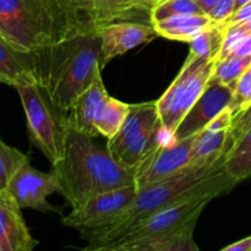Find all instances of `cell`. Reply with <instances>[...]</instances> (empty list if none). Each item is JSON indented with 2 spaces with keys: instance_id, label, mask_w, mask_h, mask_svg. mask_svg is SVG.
<instances>
[{
  "instance_id": "cell-1",
  "label": "cell",
  "mask_w": 251,
  "mask_h": 251,
  "mask_svg": "<svg viewBox=\"0 0 251 251\" xmlns=\"http://www.w3.org/2000/svg\"><path fill=\"white\" fill-rule=\"evenodd\" d=\"M237 184L238 181L226 171L225 158H222L212 168L188 169L168 180L142 189L124 210L109 221L91 229L80 230L81 237L88 242L85 250L103 251L107 245L157 211L207 191H218L225 195Z\"/></svg>"
},
{
  "instance_id": "cell-2",
  "label": "cell",
  "mask_w": 251,
  "mask_h": 251,
  "mask_svg": "<svg viewBox=\"0 0 251 251\" xmlns=\"http://www.w3.org/2000/svg\"><path fill=\"white\" fill-rule=\"evenodd\" d=\"M98 28L92 15L68 0H0V36L17 50H41Z\"/></svg>"
},
{
  "instance_id": "cell-3",
  "label": "cell",
  "mask_w": 251,
  "mask_h": 251,
  "mask_svg": "<svg viewBox=\"0 0 251 251\" xmlns=\"http://www.w3.org/2000/svg\"><path fill=\"white\" fill-rule=\"evenodd\" d=\"M100 37L90 32L31 51L32 70L51 103L65 115L100 71Z\"/></svg>"
},
{
  "instance_id": "cell-4",
  "label": "cell",
  "mask_w": 251,
  "mask_h": 251,
  "mask_svg": "<svg viewBox=\"0 0 251 251\" xmlns=\"http://www.w3.org/2000/svg\"><path fill=\"white\" fill-rule=\"evenodd\" d=\"M92 139L69 130L63 158L51 166L60 194L71 208L81 207L100 194L134 184V172L118 163Z\"/></svg>"
},
{
  "instance_id": "cell-5",
  "label": "cell",
  "mask_w": 251,
  "mask_h": 251,
  "mask_svg": "<svg viewBox=\"0 0 251 251\" xmlns=\"http://www.w3.org/2000/svg\"><path fill=\"white\" fill-rule=\"evenodd\" d=\"M164 135L168 132L162 126L156 102L130 104L119 131L108 139L107 151L118 163L134 172L147 153L166 141Z\"/></svg>"
},
{
  "instance_id": "cell-6",
  "label": "cell",
  "mask_w": 251,
  "mask_h": 251,
  "mask_svg": "<svg viewBox=\"0 0 251 251\" xmlns=\"http://www.w3.org/2000/svg\"><path fill=\"white\" fill-rule=\"evenodd\" d=\"M16 90L26 115L29 139L54 166L65 151L69 134L65 115L56 109L37 82L17 86Z\"/></svg>"
},
{
  "instance_id": "cell-7",
  "label": "cell",
  "mask_w": 251,
  "mask_h": 251,
  "mask_svg": "<svg viewBox=\"0 0 251 251\" xmlns=\"http://www.w3.org/2000/svg\"><path fill=\"white\" fill-rule=\"evenodd\" d=\"M216 64L217 60L190 53L176 77L156 102L162 126L171 137L181 119L207 87Z\"/></svg>"
},
{
  "instance_id": "cell-8",
  "label": "cell",
  "mask_w": 251,
  "mask_h": 251,
  "mask_svg": "<svg viewBox=\"0 0 251 251\" xmlns=\"http://www.w3.org/2000/svg\"><path fill=\"white\" fill-rule=\"evenodd\" d=\"M218 196H221L218 191H207L172 203L135 225L119 239L107 245L103 251H119L125 244L176 229L191 221H198L206 206Z\"/></svg>"
},
{
  "instance_id": "cell-9",
  "label": "cell",
  "mask_w": 251,
  "mask_h": 251,
  "mask_svg": "<svg viewBox=\"0 0 251 251\" xmlns=\"http://www.w3.org/2000/svg\"><path fill=\"white\" fill-rule=\"evenodd\" d=\"M198 135V134H196ZM196 135L183 140H167L157 145L134 169L137 191L173 178L188 171Z\"/></svg>"
},
{
  "instance_id": "cell-10",
  "label": "cell",
  "mask_w": 251,
  "mask_h": 251,
  "mask_svg": "<svg viewBox=\"0 0 251 251\" xmlns=\"http://www.w3.org/2000/svg\"><path fill=\"white\" fill-rule=\"evenodd\" d=\"M7 190L21 208L50 212L55 208L48 202V198L55 193L60 194L61 186L53 172L37 171L27 161L15 174Z\"/></svg>"
},
{
  "instance_id": "cell-11",
  "label": "cell",
  "mask_w": 251,
  "mask_h": 251,
  "mask_svg": "<svg viewBox=\"0 0 251 251\" xmlns=\"http://www.w3.org/2000/svg\"><path fill=\"white\" fill-rule=\"evenodd\" d=\"M234 88L211 77L207 87L198 98L172 135V140H183L202 131L222 110L229 107Z\"/></svg>"
},
{
  "instance_id": "cell-12",
  "label": "cell",
  "mask_w": 251,
  "mask_h": 251,
  "mask_svg": "<svg viewBox=\"0 0 251 251\" xmlns=\"http://www.w3.org/2000/svg\"><path fill=\"white\" fill-rule=\"evenodd\" d=\"M136 194L135 184L100 194L81 207L73 208L71 212L64 217L63 223L78 230L97 227L124 210L134 200Z\"/></svg>"
},
{
  "instance_id": "cell-13",
  "label": "cell",
  "mask_w": 251,
  "mask_h": 251,
  "mask_svg": "<svg viewBox=\"0 0 251 251\" xmlns=\"http://www.w3.org/2000/svg\"><path fill=\"white\" fill-rule=\"evenodd\" d=\"M97 33L100 41V69L117 56L158 36L153 25L136 21H119L104 25L98 28Z\"/></svg>"
},
{
  "instance_id": "cell-14",
  "label": "cell",
  "mask_w": 251,
  "mask_h": 251,
  "mask_svg": "<svg viewBox=\"0 0 251 251\" xmlns=\"http://www.w3.org/2000/svg\"><path fill=\"white\" fill-rule=\"evenodd\" d=\"M9 190L0 191V251H31L38 245Z\"/></svg>"
},
{
  "instance_id": "cell-15",
  "label": "cell",
  "mask_w": 251,
  "mask_h": 251,
  "mask_svg": "<svg viewBox=\"0 0 251 251\" xmlns=\"http://www.w3.org/2000/svg\"><path fill=\"white\" fill-rule=\"evenodd\" d=\"M108 96L100 71L96 75L90 87L78 96L73 107L65 113V123L69 130L90 137L98 136L95 119L100 103Z\"/></svg>"
},
{
  "instance_id": "cell-16",
  "label": "cell",
  "mask_w": 251,
  "mask_h": 251,
  "mask_svg": "<svg viewBox=\"0 0 251 251\" xmlns=\"http://www.w3.org/2000/svg\"><path fill=\"white\" fill-rule=\"evenodd\" d=\"M196 223L198 221H191L176 229L129 243L119 251H198L199 247L194 242Z\"/></svg>"
},
{
  "instance_id": "cell-17",
  "label": "cell",
  "mask_w": 251,
  "mask_h": 251,
  "mask_svg": "<svg viewBox=\"0 0 251 251\" xmlns=\"http://www.w3.org/2000/svg\"><path fill=\"white\" fill-rule=\"evenodd\" d=\"M0 82L16 88L17 86L37 82L32 70L31 51L17 50L0 36ZM38 83V82H37Z\"/></svg>"
},
{
  "instance_id": "cell-18",
  "label": "cell",
  "mask_w": 251,
  "mask_h": 251,
  "mask_svg": "<svg viewBox=\"0 0 251 251\" xmlns=\"http://www.w3.org/2000/svg\"><path fill=\"white\" fill-rule=\"evenodd\" d=\"M229 130L205 127L196 135L189 159V169H208L225 158V149Z\"/></svg>"
},
{
  "instance_id": "cell-19",
  "label": "cell",
  "mask_w": 251,
  "mask_h": 251,
  "mask_svg": "<svg viewBox=\"0 0 251 251\" xmlns=\"http://www.w3.org/2000/svg\"><path fill=\"white\" fill-rule=\"evenodd\" d=\"M212 22L211 17L206 14H188L168 17L154 22L153 26L157 34L163 38L189 43Z\"/></svg>"
},
{
  "instance_id": "cell-20",
  "label": "cell",
  "mask_w": 251,
  "mask_h": 251,
  "mask_svg": "<svg viewBox=\"0 0 251 251\" xmlns=\"http://www.w3.org/2000/svg\"><path fill=\"white\" fill-rule=\"evenodd\" d=\"M129 105L108 95L102 100L96 114L95 126L98 134L104 136L107 140L114 136L126 118Z\"/></svg>"
},
{
  "instance_id": "cell-21",
  "label": "cell",
  "mask_w": 251,
  "mask_h": 251,
  "mask_svg": "<svg viewBox=\"0 0 251 251\" xmlns=\"http://www.w3.org/2000/svg\"><path fill=\"white\" fill-rule=\"evenodd\" d=\"M227 29L228 22H212L193 41L189 42L190 53L210 60H218L225 44Z\"/></svg>"
},
{
  "instance_id": "cell-22",
  "label": "cell",
  "mask_w": 251,
  "mask_h": 251,
  "mask_svg": "<svg viewBox=\"0 0 251 251\" xmlns=\"http://www.w3.org/2000/svg\"><path fill=\"white\" fill-rule=\"evenodd\" d=\"M225 167L235 181L249 179L251 176V127L233 146L225 157Z\"/></svg>"
},
{
  "instance_id": "cell-23",
  "label": "cell",
  "mask_w": 251,
  "mask_h": 251,
  "mask_svg": "<svg viewBox=\"0 0 251 251\" xmlns=\"http://www.w3.org/2000/svg\"><path fill=\"white\" fill-rule=\"evenodd\" d=\"M68 1L92 15L100 27L113 22L131 21L124 12L118 10L108 0H68Z\"/></svg>"
},
{
  "instance_id": "cell-24",
  "label": "cell",
  "mask_w": 251,
  "mask_h": 251,
  "mask_svg": "<svg viewBox=\"0 0 251 251\" xmlns=\"http://www.w3.org/2000/svg\"><path fill=\"white\" fill-rule=\"evenodd\" d=\"M251 66V55L227 56L217 60L212 77L234 88L240 76Z\"/></svg>"
},
{
  "instance_id": "cell-25",
  "label": "cell",
  "mask_w": 251,
  "mask_h": 251,
  "mask_svg": "<svg viewBox=\"0 0 251 251\" xmlns=\"http://www.w3.org/2000/svg\"><path fill=\"white\" fill-rule=\"evenodd\" d=\"M27 161L29 159L26 154L0 139V191L9 189L14 176Z\"/></svg>"
},
{
  "instance_id": "cell-26",
  "label": "cell",
  "mask_w": 251,
  "mask_h": 251,
  "mask_svg": "<svg viewBox=\"0 0 251 251\" xmlns=\"http://www.w3.org/2000/svg\"><path fill=\"white\" fill-rule=\"evenodd\" d=\"M188 14H203L196 0H159L151 10V22Z\"/></svg>"
},
{
  "instance_id": "cell-27",
  "label": "cell",
  "mask_w": 251,
  "mask_h": 251,
  "mask_svg": "<svg viewBox=\"0 0 251 251\" xmlns=\"http://www.w3.org/2000/svg\"><path fill=\"white\" fill-rule=\"evenodd\" d=\"M108 1L114 5L118 10L124 12L131 21L152 24L151 10L153 5L142 0H108Z\"/></svg>"
},
{
  "instance_id": "cell-28",
  "label": "cell",
  "mask_w": 251,
  "mask_h": 251,
  "mask_svg": "<svg viewBox=\"0 0 251 251\" xmlns=\"http://www.w3.org/2000/svg\"><path fill=\"white\" fill-rule=\"evenodd\" d=\"M251 104V66L240 76L233 92L232 102L229 108L233 113V118L247 109Z\"/></svg>"
},
{
  "instance_id": "cell-29",
  "label": "cell",
  "mask_w": 251,
  "mask_h": 251,
  "mask_svg": "<svg viewBox=\"0 0 251 251\" xmlns=\"http://www.w3.org/2000/svg\"><path fill=\"white\" fill-rule=\"evenodd\" d=\"M251 127V104L247 109L243 110L238 115L233 118V124L229 130V135H228L227 142H226L225 149V157L227 156L233 149L235 144L239 141L240 137L245 134Z\"/></svg>"
},
{
  "instance_id": "cell-30",
  "label": "cell",
  "mask_w": 251,
  "mask_h": 251,
  "mask_svg": "<svg viewBox=\"0 0 251 251\" xmlns=\"http://www.w3.org/2000/svg\"><path fill=\"white\" fill-rule=\"evenodd\" d=\"M235 10V0H218L208 16L213 22H227Z\"/></svg>"
},
{
  "instance_id": "cell-31",
  "label": "cell",
  "mask_w": 251,
  "mask_h": 251,
  "mask_svg": "<svg viewBox=\"0 0 251 251\" xmlns=\"http://www.w3.org/2000/svg\"><path fill=\"white\" fill-rule=\"evenodd\" d=\"M233 55H239V56L251 55V33L249 36L245 37L244 39H242V41H240L239 43L232 49V51H230L227 56H233ZM227 56H226V58H227Z\"/></svg>"
},
{
  "instance_id": "cell-32",
  "label": "cell",
  "mask_w": 251,
  "mask_h": 251,
  "mask_svg": "<svg viewBox=\"0 0 251 251\" xmlns=\"http://www.w3.org/2000/svg\"><path fill=\"white\" fill-rule=\"evenodd\" d=\"M222 251H251V235L223 248Z\"/></svg>"
},
{
  "instance_id": "cell-33",
  "label": "cell",
  "mask_w": 251,
  "mask_h": 251,
  "mask_svg": "<svg viewBox=\"0 0 251 251\" xmlns=\"http://www.w3.org/2000/svg\"><path fill=\"white\" fill-rule=\"evenodd\" d=\"M218 0H196V2L199 4L200 9L202 10L203 14H210L211 10L215 7V5L217 4Z\"/></svg>"
},
{
  "instance_id": "cell-34",
  "label": "cell",
  "mask_w": 251,
  "mask_h": 251,
  "mask_svg": "<svg viewBox=\"0 0 251 251\" xmlns=\"http://www.w3.org/2000/svg\"><path fill=\"white\" fill-rule=\"evenodd\" d=\"M250 0H235V10L239 9L240 6H243V5H245L247 2H249ZM234 10V11H235Z\"/></svg>"
},
{
  "instance_id": "cell-35",
  "label": "cell",
  "mask_w": 251,
  "mask_h": 251,
  "mask_svg": "<svg viewBox=\"0 0 251 251\" xmlns=\"http://www.w3.org/2000/svg\"><path fill=\"white\" fill-rule=\"evenodd\" d=\"M142 1H145V2H149V4L153 5V6H154V4H157V2H158L159 0H142Z\"/></svg>"
}]
</instances>
